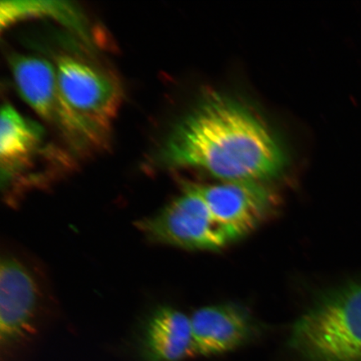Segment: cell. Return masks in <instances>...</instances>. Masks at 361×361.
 Returning <instances> with one entry per match:
<instances>
[{
	"label": "cell",
	"instance_id": "cell-10",
	"mask_svg": "<svg viewBox=\"0 0 361 361\" xmlns=\"http://www.w3.org/2000/svg\"><path fill=\"white\" fill-rule=\"evenodd\" d=\"M42 130L23 116L10 104L2 106L0 116V161L3 176L11 178L24 168L37 152Z\"/></svg>",
	"mask_w": 361,
	"mask_h": 361
},
{
	"label": "cell",
	"instance_id": "cell-6",
	"mask_svg": "<svg viewBox=\"0 0 361 361\" xmlns=\"http://www.w3.org/2000/svg\"><path fill=\"white\" fill-rule=\"evenodd\" d=\"M191 185L206 203L215 223L232 241L255 230L274 207V194L263 183L239 180Z\"/></svg>",
	"mask_w": 361,
	"mask_h": 361
},
{
	"label": "cell",
	"instance_id": "cell-3",
	"mask_svg": "<svg viewBox=\"0 0 361 361\" xmlns=\"http://www.w3.org/2000/svg\"><path fill=\"white\" fill-rule=\"evenodd\" d=\"M8 63L23 100L42 119L55 126L75 150H90L105 145L109 132L68 105L59 88L55 66L42 58L16 54L8 59Z\"/></svg>",
	"mask_w": 361,
	"mask_h": 361
},
{
	"label": "cell",
	"instance_id": "cell-9",
	"mask_svg": "<svg viewBox=\"0 0 361 361\" xmlns=\"http://www.w3.org/2000/svg\"><path fill=\"white\" fill-rule=\"evenodd\" d=\"M142 346L149 361H180L195 355L190 317L171 307H160L147 320Z\"/></svg>",
	"mask_w": 361,
	"mask_h": 361
},
{
	"label": "cell",
	"instance_id": "cell-5",
	"mask_svg": "<svg viewBox=\"0 0 361 361\" xmlns=\"http://www.w3.org/2000/svg\"><path fill=\"white\" fill-rule=\"evenodd\" d=\"M55 69L61 93L72 109L109 132L118 112L121 90L111 74L87 61L69 55L56 59Z\"/></svg>",
	"mask_w": 361,
	"mask_h": 361
},
{
	"label": "cell",
	"instance_id": "cell-7",
	"mask_svg": "<svg viewBox=\"0 0 361 361\" xmlns=\"http://www.w3.org/2000/svg\"><path fill=\"white\" fill-rule=\"evenodd\" d=\"M39 306V290L32 273L20 261L6 257L0 264V340L19 341L32 331Z\"/></svg>",
	"mask_w": 361,
	"mask_h": 361
},
{
	"label": "cell",
	"instance_id": "cell-8",
	"mask_svg": "<svg viewBox=\"0 0 361 361\" xmlns=\"http://www.w3.org/2000/svg\"><path fill=\"white\" fill-rule=\"evenodd\" d=\"M195 355H222L245 345L254 331L250 316L238 307H202L190 316Z\"/></svg>",
	"mask_w": 361,
	"mask_h": 361
},
{
	"label": "cell",
	"instance_id": "cell-11",
	"mask_svg": "<svg viewBox=\"0 0 361 361\" xmlns=\"http://www.w3.org/2000/svg\"><path fill=\"white\" fill-rule=\"evenodd\" d=\"M51 2H2L1 27L10 25L12 23L27 17L54 16L61 17L68 25L80 28V19L75 8L61 6V3Z\"/></svg>",
	"mask_w": 361,
	"mask_h": 361
},
{
	"label": "cell",
	"instance_id": "cell-1",
	"mask_svg": "<svg viewBox=\"0 0 361 361\" xmlns=\"http://www.w3.org/2000/svg\"><path fill=\"white\" fill-rule=\"evenodd\" d=\"M166 164L207 171L224 182L277 178L287 166L281 143L263 121L234 99L205 94L171 133Z\"/></svg>",
	"mask_w": 361,
	"mask_h": 361
},
{
	"label": "cell",
	"instance_id": "cell-4",
	"mask_svg": "<svg viewBox=\"0 0 361 361\" xmlns=\"http://www.w3.org/2000/svg\"><path fill=\"white\" fill-rule=\"evenodd\" d=\"M184 188L182 195L159 213L139 221L137 228L144 235L152 242L192 250H220L233 242L192 185Z\"/></svg>",
	"mask_w": 361,
	"mask_h": 361
},
{
	"label": "cell",
	"instance_id": "cell-2",
	"mask_svg": "<svg viewBox=\"0 0 361 361\" xmlns=\"http://www.w3.org/2000/svg\"><path fill=\"white\" fill-rule=\"evenodd\" d=\"M290 345L307 361H361V282L320 297L297 319Z\"/></svg>",
	"mask_w": 361,
	"mask_h": 361
}]
</instances>
